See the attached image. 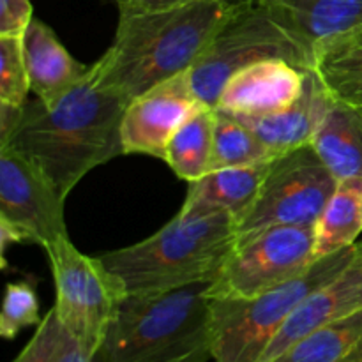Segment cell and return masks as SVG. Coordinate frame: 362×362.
Here are the masks:
<instances>
[{
  "instance_id": "6da1fadb",
  "label": "cell",
  "mask_w": 362,
  "mask_h": 362,
  "mask_svg": "<svg viewBox=\"0 0 362 362\" xmlns=\"http://www.w3.org/2000/svg\"><path fill=\"white\" fill-rule=\"evenodd\" d=\"M129 101L87 76L59 101L25 103L11 147L30 161L66 200L87 173L124 154L122 119Z\"/></svg>"
},
{
  "instance_id": "7a4b0ae2",
  "label": "cell",
  "mask_w": 362,
  "mask_h": 362,
  "mask_svg": "<svg viewBox=\"0 0 362 362\" xmlns=\"http://www.w3.org/2000/svg\"><path fill=\"white\" fill-rule=\"evenodd\" d=\"M232 6L198 0L148 11H119L115 35L92 64L99 83L124 99L187 73L228 16Z\"/></svg>"
},
{
  "instance_id": "3957f363",
  "label": "cell",
  "mask_w": 362,
  "mask_h": 362,
  "mask_svg": "<svg viewBox=\"0 0 362 362\" xmlns=\"http://www.w3.org/2000/svg\"><path fill=\"white\" fill-rule=\"evenodd\" d=\"M212 279L127 293L103 345L106 362H209Z\"/></svg>"
},
{
  "instance_id": "277c9868",
  "label": "cell",
  "mask_w": 362,
  "mask_h": 362,
  "mask_svg": "<svg viewBox=\"0 0 362 362\" xmlns=\"http://www.w3.org/2000/svg\"><path fill=\"white\" fill-rule=\"evenodd\" d=\"M235 246V219L230 214L179 212L154 235L99 258L127 293L161 292L214 279Z\"/></svg>"
},
{
  "instance_id": "5b68a950",
  "label": "cell",
  "mask_w": 362,
  "mask_h": 362,
  "mask_svg": "<svg viewBox=\"0 0 362 362\" xmlns=\"http://www.w3.org/2000/svg\"><path fill=\"white\" fill-rule=\"evenodd\" d=\"M356 244L313 262L303 274L251 299L211 297L212 361L260 362L267 346L304 299L349 264L356 253Z\"/></svg>"
},
{
  "instance_id": "8992f818",
  "label": "cell",
  "mask_w": 362,
  "mask_h": 362,
  "mask_svg": "<svg viewBox=\"0 0 362 362\" xmlns=\"http://www.w3.org/2000/svg\"><path fill=\"white\" fill-rule=\"evenodd\" d=\"M283 59L310 69L311 53L257 0H244L230 9L219 30L187 71L198 101L216 108L230 78L251 64Z\"/></svg>"
},
{
  "instance_id": "52a82bcc",
  "label": "cell",
  "mask_w": 362,
  "mask_h": 362,
  "mask_svg": "<svg viewBox=\"0 0 362 362\" xmlns=\"http://www.w3.org/2000/svg\"><path fill=\"white\" fill-rule=\"evenodd\" d=\"M46 255L55 283L53 310L60 325L88 356H98L127 296L122 281L101 258L78 251L69 237L52 244Z\"/></svg>"
},
{
  "instance_id": "ba28073f",
  "label": "cell",
  "mask_w": 362,
  "mask_h": 362,
  "mask_svg": "<svg viewBox=\"0 0 362 362\" xmlns=\"http://www.w3.org/2000/svg\"><path fill=\"white\" fill-rule=\"evenodd\" d=\"M336 184L311 145L276 156L257 202L235 225L237 243L274 226H315Z\"/></svg>"
},
{
  "instance_id": "9c48e42d",
  "label": "cell",
  "mask_w": 362,
  "mask_h": 362,
  "mask_svg": "<svg viewBox=\"0 0 362 362\" xmlns=\"http://www.w3.org/2000/svg\"><path fill=\"white\" fill-rule=\"evenodd\" d=\"M315 260V226H274L237 243L212 279V299H251L290 281Z\"/></svg>"
},
{
  "instance_id": "30bf717a",
  "label": "cell",
  "mask_w": 362,
  "mask_h": 362,
  "mask_svg": "<svg viewBox=\"0 0 362 362\" xmlns=\"http://www.w3.org/2000/svg\"><path fill=\"white\" fill-rule=\"evenodd\" d=\"M64 198L30 161L0 147V219L30 233L34 244L48 250L66 239Z\"/></svg>"
},
{
  "instance_id": "8fae6325",
  "label": "cell",
  "mask_w": 362,
  "mask_h": 362,
  "mask_svg": "<svg viewBox=\"0 0 362 362\" xmlns=\"http://www.w3.org/2000/svg\"><path fill=\"white\" fill-rule=\"evenodd\" d=\"M200 106L187 73L131 99L122 119L124 154L165 159L172 136Z\"/></svg>"
},
{
  "instance_id": "7c38bea8",
  "label": "cell",
  "mask_w": 362,
  "mask_h": 362,
  "mask_svg": "<svg viewBox=\"0 0 362 362\" xmlns=\"http://www.w3.org/2000/svg\"><path fill=\"white\" fill-rule=\"evenodd\" d=\"M362 310V240L356 244V253L349 264L322 283L304 299L288 318L281 331L262 356L260 362H269L285 352L288 346L311 334L324 325L338 322Z\"/></svg>"
},
{
  "instance_id": "4fadbf2b",
  "label": "cell",
  "mask_w": 362,
  "mask_h": 362,
  "mask_svg": "<svg viewBox=\"0 0 362 362\" xmlns=\"http://www.w3.org/2000/svg\"><path fill=\"white\" fill-rule=\"evenodd\" d=\"M306 71L283 59L251 64L230 78L216 110L235 117H264L281 112L303 94Z\"/></svg>"
},
{
  "instance_id": "5bb4252c",
  "label": "cell",
  "mask_w": 362,
  "mask_h": 362,
  "mask_svg": "<svg viewBox=\"0 0 362 362\" xmlns=\"http://www.w3.org/2000/svg\"><path fill=\"white\" fill-rule=\"evenodd\" d=\"M332 105L334 101L318 80L317 73L308 69L303 94L288 108L271 115L237 117V119L251 127L276 158L310 145Z\"/></svg>"
},
{
  "instance_id": "9a60e30c",
  "label": "cell",
  "mask_w": 362,
  "mask_h": 362,
  "mask_svg": "<svg viewBox=\"0 0 362 362\" xmlns=\"http://www.w3.org/2000/svg\"><path fill=\"white\" fill-rule=\"evenodd\" d=\"M21 42L30 90L46 105L59 101L90 71V66L78 62L53 28L37 18L30 21Z\"/></svg>"
},
{
  "instance_id": "2e32d148",
  "label": "cell",
  "mask_w": 362,
  "mask_h": 362,
  "mask_svg": "<svg viewBox=\"0 0 362 362\" xmlns=\"http://www.w3.org/2000/svg\"><path fill=\"white\" fill-rule=\"evenodd\" d=\"M271 161L212 170L200 180L189 184L187 197L179 212L184 216L226 212L235 219L237 225L257 202Z\"/></svg>"
},
{
  "instance_id": "e0dca14e",
  "label": "cell",
  "mask_w": 362,
  "mask_h": 362,
  "mask_svg": "<svg viewBox=\"0 0 362 362\" xmlns=\"http://www.w3.org/2000/svg\"><path fill=\"white\" fill-rule=\"evenodd\" d=\"M313 53L315 42L362 25V0H257Z\"/></svg>"
},
{
  "instance_id": "ac0fdd59",
  "label": "cell",
  "mask_w": 362,
  "mask_h": 362,
  "mask_svg": "<svg viewBox=\"0 0 362 362\" xmlns=\"http://www.w3.org/2000/svg\"><path fill=\"white\" fill-rule=\"evenodd\" d=\"M311 69L332 101L362 113V25L315 42Z\"/></svg>"
},
{
  "instance_id": "d6986e66",
  "label": "cell",
  "mask_w": 362,
  "mask_h": 362,
  "mask_svg": "<svg viewBox=\"0 0 362 362\" xmlns=\"http://www.w3.org/2000/svg\"><path fill=\"white\" fill-rule=\"evenodd\" d=\"M336 180L362 177V113L334 101L311 140Z\"/></svg>"
},
{
  "instance_id": "ffe728a7",
  "label": "cell",
  "mask_w": 362,
  "mask_h": 362,
  "mask_svg": "<svg viewBox=\"0 0 362 362\" xmlns=\"http://www.w3.org/2000/svg\"><path fill=\"white\" fill-rule=\"evenodd\" d=\"M362 233V177L338 180L315 225V260L354 246Z\"/></svg>"
},
{
  "instance_id": "44dd1931",
  "label": "cell",
  "mask_w": 362,
  "mask_h": 362,
  "mask_svg": "<svg viewBox=\"0 0 362 362\" xmlns=\"http://www.w3.org/2000/svg\"><path fill=\"white\" fill-rule=\"evenodd\" d=\"M216 108L202 105L182 126L177 129L166 147L163 161L179 179L197 182L211 172L214 151Z\"/></svg>"
},
{
  "instance_id": "7402d4cb",
  "label": "cell",
  "mask_w": 362,
  "mask_h": 362,
  "mask_svg": "<svg viewBox=\"0 0 362 362\" xmlns=\"http://www.w3.org/2000/svg\"><path fill=\"white\" fill-rule=\"evenodd\" d=\"M269 362H362V310L304 336Z\"/></svg>"
},
{
  "instance_id": "603a6c76",
  "label": "cell",
  "mask_w": 362,
  "mask_h": 362,
  "mask_svg": "<svg viewBox=\"0 0 362 362\" xmlns=\"http://www.w3.org/2000/svg\"><path fill=\"white\" fill-rule=\"evenodd\" d=\"M274 159L267 145L247 127L243 120L230 113L216 110L214 151H212V170L251 166Z\"/></svg>"
},
{
  "instance_id": "cb8c5ba5",
  "label": "cell",
  "mask_w": 362,
  "mask_h": 362,
  "mask_svg": "<svg viewBox=\"0 0 362 362\" xmlns=\"http://www.w3.org/2000/svg\"><path fill=\"white\" fill-rule=\"evenodd\" d=\"M41 322L35 279L25 278L7 283L0 313V336L14 339L23 329L37 327Z\"/></svg>"
},
{
  "instance_id": "d4e9b609",
  "label": "cell",
  "mask_w": 362,
  "mask_h": 362,
  "mask_svg": "<svg viewBox=\"0 0 362 362\" xmlns=\"http://www.w3.org/2000/svg\"><path fill=\"white\" fill-rule=\"evenodd\" d=\"M28 92L32 90L21 37L0 35V103L23 106L30 99Z\"/></svg>"
},
{
  "instance_id": "484cf974",
  "label": "cell",
  "mask_w": 362,
  "mask_h": 362,
  "mask_svg": "<svg viewBox=\"0 0 362 362\" xmlns=\"http://www.w3.org/2000/svg\"><path fill=\"white\" fill-rule=\"evenodd\" d=\"M64 329L57 318L55 310H49L45 315L41 324L35 329L30 341L18 354L13 362H55L62 343Z\"/></svg>"
},
{
  "instance_id": "4316f807",
  "label": "cell",
  "mask_w": 362,
  "mask_h": 362,
  "mask_svg": "<svg viewBox=\"0 0 362 362\" xmlns=\"http://www.w3.org/2000/svg\"><path fill=\"white\" fill-rule=\"evenodd\" d=\"M32 20L30 0H0V35L23 37Z\"/></svg>"
},
{
  "instance_id": "83f0119b",
  "label": "cell",
  "mask_w": 362,
  "mask_h": 362,
  "mask_svg": "<svg viewBox=\"0 0 362 362\" xmlns=\"http://www.w3.org/2000/svg\"><path fill=\"white\" fill-rule=\"evenodd\" d=\"M106 2L115 4L119 11H148V9H165V7L182 6V4L198 2V0H106ZM219 2L235 6V4L244 2V0H219Z\"/></svg>"
},
{
  "instance_id": "f1b7e54d",
  "label": "cell",
  "mask_w": 362,
  "mask_h": 362,
  "mask_svg": "<svg viewBox=\"0 0 362 362\" xmlns=\"http://www.w3.org/2000/svg\"><path fill=\"white\" fill-rule=\"evenodd\" d=\"M55 362H106L103 350L98 356H88L66 331L62 334V343H60L59 354H57Z\"/></svg>"
},
{
  "instance_id": "f546056e",
  "label": "cell",
  "mask_w": 362,
  "mask_h": 362,
  "mask_svg": "<svg viewBox=\"0 0 362 362\" xmlns=\"http://www.w3.org/2000/svg\"><path fill=\"white\" fill-rule=\"evenodd\" d=\"M9 244H34V239L30 233L25 232L20 226L13 225V223L0 219V255H2V267L6 269V253Z\"/></svg>"
}]
</instances>
